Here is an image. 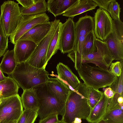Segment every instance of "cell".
I'll return each mask as SVG.
<instances>
[{
	"instance_id": "ac0fdd59",
	"label": "cell",
	"mask_w": 123,
	"mask_h": 123,
	"mask_svg": "<svg viewBox=\"0 0 123 123\" xmlns=\"http://www.w3.org/2000/svg\"><path fill=\"white\" fill-rule=\"evenodd\" d=\"M56 68L59 77L66 82L72 89H75L78 86L80 81L67 66L60 62Z\"/></svg>"
},
{
	"instance_id": "b9f144b4",
	"label": "cell",
	"mask_w": 123,
	"mask_h": 123,
	"mask_svg": "<svg viewBox=\"0 0 123 123\" xmlns=\"http://www.w3.org/2000/svg\"><path fill=\"white\" fill-rule=\"evenodd\" d=\"M92 123H98V122Z\"/></svg>"
},
{
	"instance_id": "8992f818",
	"label": "cell",
	"mask_w": 123,
	"mask_h": 123,
	"mask_svg": "<svg viewBox=\"0 0 123 123\" xmlns=\"http://www.w3.org/2000/svg\"><path fill=\"white\" fill-rule=\"evenodd\" d=\"M0 21L6 36L8 37L14 31L22 16L18 3L13 1H5L1 6Z\"/></svg>"
},
{
	"instance_id": "9a60e30c",
	"label": "cell",
	"mask_w": 123,
	"mask_h": 123,
	"mask_svg": "<svg viewBox=\"0 0 123 123\" xmlns=\"http://www.w3.org/2000/svg\"><path fill=\"white\" fill-rule=\"evenodd\" d=\"M37 45L26 40H18L14 44L15 57L18 64L26 61L33 52Z\"/></svg>"
},
{
	"instance_id": "7402d4cb",
	"label": "cell",
	"mask_w": 123,
	"mask_h": 123,
	"mask_svg": "<svg viewBox=\"0 0 123 123\" xmlns=\"http://www.w3.org/2000/svg\"><path fill=\"white\" fill-rule=\"evenodd\" d=\"M19 86L11 77H6L0 82V98H8L18 94Z\"/></svg>"
},
{
	"instance_id": "9c48e42d",
	"label": "cell",
	"mask_w": 123,
	"mask_h": 123,
	"mask_svg": "<svg viewBox=\"0 0 123 123\" xmlns=\"http://www.w3.org/2000/svg\"><path fill=\"white\" fill-rule=\"evenodd\" d=\"M23 111L21 98L18 94L2 99L0 105V122L17 121Z\"/></svg>"
},
{
	"instance_id": "f1b7e54d",
	"label": "cell",
	"mask_w": 123,
	"mask_h": 123,
	"mask_svg": "<svg viewBox=\"0 0 123 123\" xmlns=\"http://www.w3.org/2000/svg\"><path fill=\"white\" fill-rule=\"evenodd\" d=\"M38 116L37 112L24 109L16 123H34Z\"/></svg>"
},
{
	"instance_id": "d590c367",
	"label": "cell",
	"mask_w": 123,
	"mask_h": 123,
	"mask_svg": "<svg viewBox=\"0 0 123 123\" xmlns=\"http://www.w3.org/2000/svg\"><path fill=\"white\" fill-rule=\"evenodd\" d=\"M104 94L105 96L109 99L112 98L115 94L113 91L110 87L106 88L104 91Z\"/></svg>"
},
{
	"instance_id": "2e32d148",
	"label": "cell",
	"mask_w": 123,
	"mask_h": 123,
	"mask_svg": "<svg viewBox=\"0 0 123 123\" xmlns=\"http://www.w3.org/2000/svg\"><path fill=\"white\" fill-rule=\"evenodd\" d=\"M52 24V21H49L37 25L25 34L18 40L30 41L37 45L48 33Z\"/></svg>"
},
{
	"instance_id": "f546056e",
	"label": "cell",
	"mask_w": 123,
	"mask_h": 123,
	"mask_svg": "<svg viewBox=\"0 0 123 123\" xmlns=\"http://www.w3.org/2000/svg\"><path fill=\"white\" fill-rule=\"evenodd\" d=\"M121 8L120 5L116 0H113L110 3L107 11L113 20H120Z\"/></svg>"
},
{
	"instance_id": "83f0119b",
	"label": "cell",
	"mask_w": 123,
	"mask_h": 123,
	"mask_svg": "<svg viewBox=\"0 0 123 123\" xmlns=\"http://www.w3.org/2000/svg\"><path fill=\"white\" fill-rule=\"evenodd\" d=\"M88 103L91 110L100 100L104 92L92 88H88Z\"/></svg>"
},
{
	"instance_id": "7c38bea8",
	"label": "cell",
	"mask_w": 123,
	"mask_h": 123,
	"mask_svg": "<svg viewBox=\"0 0 123 123\" xmlns=\"http://www.w3.org/2000/svg\"><path fill=\"white\" fill-rule=\"evenodd\" d=\"M73 18H69L62 23L59 49L64 54L73 50L75 41V23Z\"/></svg>"
},
{
	"instance_id": "5bb4252c",
	"label": "cell",
	"mask_w": 123,
	"mask_h": 123,
	"mask_svg": "<svg viewBox=\"0 0 123 123\" xmlns=\"http://www.w3.org/2000/svg\"><path fill=\"white\" fill-rule=\"evenodd\" d=\"M45 84L49 91L59 101L65 105L72 90L69 86L58 78H49Z\"/></svg>"
},
{
	"instance_id": "4fadbf2b",
	"label": "cell",
	"mask_w": 123,
	"mask_h": 123,
	"mask_svg": "<svg viewBox=\"0 0 123 123\" xmlns=\"http://www.w3.org/2000/svg\"><path fill=\"white\" fill-rule=\"evenodd\" d=\"M74 28L75 41L73 51L80 54L85 37L94 30L93 18L86 15L80 18L78 21L75 23Z\"/></svg>"
},
{
	"instance_id": "60d3db41",
	"label": "cell",
	"mask_w": 123,
	"mask_h": 123,
	"mask_svg": "<svg viewBox=\"0 0 123 123\" xmlns=\"http://www.w3.org/2000/svg\"><path fill=\"white\" fill-rule=\"evenodd\" d=\"M2 99V98H0V105L1 103Z\"/></svg>"
},
{
	"instance_id": "e0dca14e",
	"label": "cell",
	"mask_w": 123,
	"mask_h": 123,
	"mask_svg": "<svg viewBox=\"0 0 123 123\" xmlns=\"http://www.w3.org/2000/svg\"><path fill=\"white\" fill-rule=\"evenodd\" d=\"M97 6L93 0H79L68 9L62 15L74 18L75 16L94 9Z\"/></svg>"
},
{
	"instance_id": "d6986e66",
	"label": "cell",
	"mask_w": 123,
	"mask_h": 123,
	"mask_svg": "<svg viewBox=\"0 0 123 123\" xmlns=\"http://www.w3.org/2000/svg\"><path fill=\"white\" fill-rule=\"evenodd\" d=\"M79 0H48L47 10L55 17L63 14L69 7Z\"/></svg>"
},
{
	"instance_id": "484cf974",
	"label": "cell",
	"mask_w": 123,
	"mask_h": 123,
	"mask_svg": "<svg viewBox=\"0 0 123 123\" xmlns=\"http://www.w3.org/2000/svg\"><path fill=\"white\" fill-rule=\"evenodd\" d=\"M96 38L94 31L90 32L84 40L81 49L80 54L81 55H86L96 51L95 44Z\"/></svg>"
},
{
	"instance_id": "4316f807",
	"label": "cell",
	"mask_w": 123,
	"mask_h": 123,
	"mask_svg": "<svg viewBox=\"0 0 123 123\" xmlns=\"http://www.w3.org/2000/svg\"><path fill=\"white\" fill-rule=\"evenodd\" d=\"M102 119L108 123H123V110L113 109L106 112Z\"/></svg>"
},
{
	"instance_id": "ba28073f",
	"label": "cell",
	"mask_w": 123,
	"mask_h": 123,
	"mask_svg": "<svg viewBox=\"0 0 123 123\" xmlns=\"http://www.w3.org/2000/svg\"><path fill=\"white\" fill-rule=\"evenodd\" d=\"M113 23V31L104 42L114 60L120 61L123 59V23L121 20Z\"/></svg>"
},
{
	"instance_id": "44dd1931",
	"label": "cell",
	"mask_w": 123,
	"mask_h": 123,
	"mask_svg": "<svg viewBox=\"0 0 123 123\" xmlns=\"http://www.w3.org/2000/svg\"><path fill=\"white\" fill-rule=\"evenodd\" d=\"M110 99L103 94L99 102L91 110L90 114L86 119L91 123L98 122L105 115Z\"/></svg>"
},
{
	"instance_id": "8fae6325",
	"label": "cell",
	"mask_w": 123,
	"mask_h": 123,
	"mask_svg": "<svg viewBox=\"0 0 123 123\" xmlns=\"http://www.w3.org/2000/svg\"><path fill=\"white\" fill-rule=\"evenodd\" d=\"M49 19L45 13L33 15H23L16 29L9 36L10 42L14 44L22 36L35 26L49 22Z\"/></svg>"
},
{
	"instance_id": "d4e9b609",
	"label": "cell",
	"mask_w": 123,
	"mask_h": 123,
	"mask_svg": "<svg viewBox=\"0 0 123 123\" xmlns=\"http://www.w3.org/2000/svg\"><path fill=\"white\" fill-rule=\"evenodd\" d=\"M62 23H59L51 38L49 43L46 58L47 64L51 57L55 54L59 49V38Z\"/></svg>"
},
{
	"instance_id": "836d02e7",
	"label": "cell",
	"mask_w": 123,
	"mask_h": 123,
	"mask_svg": "<svg viewBox=\"0 0 123 123\" xmlns=\"http://www.w3.org/2000/svg\"><path fill=\"white\" fill-rule=\"evenodd\" d=\"M113 0H93L99 6L103 9L107 11L109 5Z\"/></svg>"
},
{
	"instance_id": "e575fe53",
	"label": "cell",
	"mask_w": 123,
	"mask_h": 123,
	"mask_svg": "<svg viewBox=\"0 0 123 123\" xmlns=\"http://www.w3.org/2000/svg\"><path fill=\"white\" fill-rule=\"evenodd\" d=\"M16 1L23 7L27 8L34 4L37 0H17Z\"/></svg>"
},
{
	"instance_id": "3957f363",
	"label": "cell",
	"mask_w": 123,
	"mask_h": 123,
	"mask_svg": "<svg viewBox=\"0 0 123 123\" xmlns=\"http://www.w3.org/2000/svg\"><path fill=\"white\" fill-rule=\"evenodd\" d=\"M77 71L80 79L87 88L98 89L109 87L117 77L108 69L87 64H82Z\"/></svg>"
},
{
	"instance_id": "ab89813d",
	"label": "cell",
	"mask_w": 123,
	"mask_h": 123,
	"mask_svg": "<svg viewBox=\"0 0 123 123\" xmlns=\"http://www.w3.org/2000/svg\"><path fill=\"white\" fill-rule=\"evenodd\" d=\"M65 123L64 122L61 120H59V121L55 123Z\"/></svg>"
},
{
	"instance_id": "603a6c76",
	"label": "cell",
	"mask_w": 123,
	"mask_h": 123,
	"mask_svg": "<svg viewBox=\"0 0 123 123\" xmlns=\"http://www.w3.org/2000/svg\"><path fill=\"white\" fill-rule=\"evenodd\" d=\"M18 64L14 56L13 49L7 51L3 55V57L0 64V69L5 73L11 74Z\"/></svg>"
},
{
	"instance_id": "5b68a950",
	"label": "cell",
	"mask_w": 123,
	"mask_h": 123,
	"mask_svg": "<svg viewBox=\"0 0 123 123\" xmlns=\"http://www.w3.org/2000/svg\"><path fill=\"white\" fill-rule=\"evenodd\" d=\"M39 103L37 113L42 119L55 114L64 115L65 104L59 101L48 90L46 84L36 88Z\"/></svg>"
},
{
	"instance_id": "52a82bcc",
	"label": "cell",
	"mask_w": 123,
	"mask_h": 123,
	"mask_svg": "<svg viewBox=\"0 0 123 123\" xmlns=\"http://www.w3.org/2000/svg\"><path fill=\"white\" fill-rule=\"evenodd\" d=\"M60 22V20L56 19L52 21L48 33L37 45L31 56L26 61L31 66L38 68L46 67L47 64L46 60L49 44Z\"/></svg>"
},
{
	"instance_id": "30bf717a",
	"label": "cell",
	"mask_w": 123,
	"mask_h": 123,
	"mask_svg": "<svg viewBox=\"0 0 123 123\" xmlns=\"http://www.w3.org/2000/svg\"><path fill=\"white\" fill-rule=\"evenodd\" d=\"M93 18L95 37L104 42L113 31V20L107 11L101 8L97 10Z\"/></svg>"
},
{
	"instance_id": "d6a6232c",
	"label": "cell",
	"mask_w": 123,
	"mask_h": 123,
	"mask_svg": "<svg viewBox=\"0 0 123 123\" xmlns=\"http://www.w3.org/2000/svg\"><path fill=\"white\" fill-rule=\"evenodd\" d=\"M57 114L49 116L42 119H40L38 123H54L59 121Z\"/></svg>"
},
{
	"instance_id": "cb8c5ba5",
	"label": "cell",
	"mask_w": 123,
	"mask_h": 123,
	"mask_svg": "<svg viewBox=\"0 0 123 123\" xmlns=\"http://www.w3.org/2000/svg\"><path fill=\"white\" fill-rule=\"evenodd\" d=\"M21 14L24 16H31L45 13L47 10V2L45 0H37L30 7L26 8L20 7Z\"/></svg>"
},
{
	"instance_id": "74e56055",
	"label": "cell",
	"mask_w": 123,
	"mask_h": 123,
	"mask_svg": "<svg viewBox=\"0 0 123 123\" xmlns=\"http://www.w3.org/2000/svg\"><path fill=\"white\" fill-rule=\"evenodd\" d=\"M17 121H7L2 120L0 122V123H16Z\"/></svg>"
},
{
	"instance_id": "ffe728a7",
	"label": "cell",
	"mask_w": 123,
	"mask_h": 123,
	"mask_svg": "<svg viewBox=\"0 0 123 123\" xmlns=\"http://www.w3.org/2000/svg\"><path fill=\"white\" fill-rule=\"evenodd\" d=\"M23 91L21 98L24 109L30 110L37 112L39 103L36 88Z\"/></svg>"
},
{
	"instance_id": "6da1fadb",
	"label": "cell",
	"mask_w": 123,
	"mask_h": 123,
	"mask_svg": "<svg viewBox=\"0 0 123 123\" xmlns=\"http://www.w3.org/2000/svg\"><path fill=\"white\" fill-rule=\"evenodd\" d=\"M88 100V88L80 82L70 92L61 120L65 123H81L82 119H86L91 110Z\"/></svg>"
},
{
	"instance_id": "f35d334b",
	"label": "cell",
	"mask_w": 123,
	"mask_h": 123,
	"mask_svg": "<svg viewBox=\"0 0 123 123\" xmlns=\"http://www.w3.org/2000/svg\"><path fill=\"white\" fill-rule=\"evenodd\" d=\"M98 123H108L103 120L102 119L98 122Z\"/></svg>"
},
{
	"instance_id": "1f68e13d",
	"label": "cell",
	"mask_w": 123,
	"mask_h": 123,
	"mask_svg": "<svg viewBox=\"0 0 123 123\" xmlns=\"http://www.w3.org/2000/svg\"><path fill=\"white\" fill-rule=\"evenodd\" d=\"M109 71L114 75L119 77L123 70V60L112 62L110 66Z\"/></svg>"
},
{
	"instance_id": "7a4b0ae2",
	"label": "cell",
	"mask_w": 123,
	"mask_h": 123,
	"mask_svg": "<svg viewBox=\"0 0 123 123\" xmlns=\"http://www.w3.org/2000/svg\"><path fill=\"white\" fill-rule=\"evenodd\" d=\"M45 67L38 68L23 62L18 64L12 78L23 90L35 88L45 84L49 78Z\"/></svg>"
},
{
	"instance_id": "4dcf8cb0",
	"label": "cell",
	"mask_w": 123,
	"mask_h": 123,
	"mask_svg": "<svg viewBox=\"0 0 123 123\" xmlns=\"http://www.w3.org/2000/svg\"><path fill=\"white\" fill-rule=\"evenodd\" d=\"M8 37L4 31L0 21V57L4 54L8 48Z\"/></svg>"
},
{
	"instance_id": "277c9868",
	"label": "cell",
	"mask_w": 123,
	"mask_h": 123,
	"mask_svg": "<svg viewBox=\"0 0 123 123\" xmlns=\"http://www.w3.org/2000/svg\"><path fill=\"white\" fill-rule=\"evenodd\" d=\"M95 44L96 51L87 55H81L73 51L68 53L67 56L74 62L76 70L82 64L89 63L103 68H109L114 59L106 43L96 38Z\"/></svg>"
},
{
	"instance_id": "8d00e7d4",
	"label": "cell",
	"mask_w": 123,
	"mask_h": 123,
	"mask_svg": "<svg viewBox=\"0 0 123 123\" xmlns=\"http://www.w3.org/2000/svg\"><path fill=\"white\" fill-rule=\"evenodd\" d=\"M6 77L5 76L0 69V82L5 80Z\"/></svg>"
}]
</instances>
